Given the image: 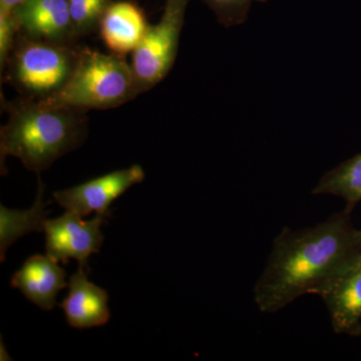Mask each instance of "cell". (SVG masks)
Here are the masks:
<instances>
[{"mask_svg":"<svg viewBox=\"0 0 361 361\" xmlns=\"http://www.w3.org/2000/svg\"><path fill=\"white\" fill-rule=\"evenodd\" d=\"M4 353V360H11V358H9V355H6V348H4V343L1 342V355Z\"/></svg>","mask_w":361,"mask_h":361,"instance_id":"cell-19","label":"cell"},{"mask_svg":"<svg viewBox=\"0 0 361 361\" xmlns=\"http://www.w3.org/2000/svg\"><path fill=\"white\" fill-rule=\"evenodd\" d=\"M313 195H334L353 209L361 202V154L325 173L312 191Z\"/></svg>","mask_w":361,"mask_h":361,"instance_id":"cell-14","label":"cell"},{"mask_svg":"<svg viewBox=\"0 0 361 361\" xmlns=\"http://www.w3.org/2000/svg\"><path fill=\"white\" fill-rule=\"evenodd\" d=\"M66 271L49 256L35 255L25 261L11 279L26 298L44 310H54L59 291L66 287Z\"/></svg>","mask_w":361,"mask_h":361,"instance_id":"cell-11","label":"cell"},{"mask_svg":"<svg viewBox=\"0 0 361 361\" xmlns=\"http://www.w3.org/2000/svg\"><path fill=\"white\" fill-rule=\"evenodd\" d=\"M106 217L97 215L94 219L84 221L80 216L68 211L61 217L47 220L44 229L47 255L63 264L75 258L80 265H87V258L97 253L103 244L101 227Z\"/></svg>","mask_w":361,"mask_h":361,"instance_id":"cell-6","label":"cell"},{"mask_svg":"<svg viewBox=\"0 0 361 361\" xmlns=\"http://www.w3.org/2000/svg\"><path fill=\"white\" fill-rule=\"evenodd\" d=\"M78 56L63 44L25 37L14 51L11 78L26 94L45 99L66 84Z\"/></svg>","mask_w":361,"mask_h":361,"instance_id":"cell-4","label":"cell"},{"mask_svg":"<svg viewBox=\"0 0 361 361\" xmlns=\"http://www.w3.org/2000/svg\"><path fill=\"white\" fill-rule=\"evenodd\" d=\"M206 4L216 18L225 27H232L245 23L250 11L252 2H264L266 0H201Z\"/></svg>","mask_w":361,"mask_h":361,"instance_id":"cell-16","label":"cell"},{"mask_svg":"<svg viewBox=\"0 0 361 361\" xmlns=\"http://www.w3.org/2000/svg\"><path fill=\"white\" fill-rule=\"evenodd\" d=\"M18 30V21L13 11H0V66L6 65L13 51L14 37Z\"/></svg>","mask_w":361,"mask_h":361,"instance_id":"cell-17","label":"cell"},{"mask_svg":"<svg viewBox=\"0 0 361 361\" xmlns=\"http://www.w3.org/2000/svg\"><path fill=\"white\" fill-rule=\"evenodd\" d=\"M137 94L132 66L120 56L82 51L63 87L42 101L77 110H104L126 104Z\"/></svg>","mask_w":361,"mask_h":361,"instance_id":"cell-3","label":"cell"},{"mask_svg":"<svg viewBox=\"0 0 361 361\" xmlns=\"http://www.w3.org/2000/svg\"><path fill=\"white\" fill-rule=\"evenodd\" d=\"M85 111L54 106L42 99L9 106L8 122L1 128V166L7 156L20 159L27 170L40 173L68 152L87 134Z\"/></svg>","mask_w":361,"mask_h":361,"instance_id":"cell-2","label":"cell"},{"mask_svg":"<svg viewBox=\"0 0 361 361\" xmlns=\"http://www.w3.org/2000/svg\"><path fill=\"white\" fill-rule=\"evenodd\" d=\"M144 179L145 172L141 166L134 165L70 189L54 192V198L66 211L82 218L92 211L97 215L108 216L111 204L129 188L142 183Z\"/></svg>","mask_w":361,"mask_h":361,"instance_id":"cell-7","label":"cell"},{"mask_svg":"<svg viewBox=\"0 0 361 361\" xmlns=\"http://www.w3.org/2000/svg\"><path fill=\"white\" fill-rule=\"evenodd\" d=\"M338 334H361V258L318 292Z\"/></svg>","mask_w":361,"mask_h":361,"instance_id":"cell-8","label":"cell"},{"mask_svg":"<svg viewBox=\"0 0 361 361\" xmlns=\"http://www.w3.org/2000/svg\"><path fill=\"white\" fill-rule=\"evenodd\" d=\"M346 207L313 227L284 228L273 242L254 300L265 313L277 312L298 297L317 294L361 258V230Z\"/></svg>","mask_w":361,"mask_h":361,"instance_id":"cell-1","label":"cell"},{"mask_svg":"<svg viewBox=\"0 0 361 361\" xmlns=\"http://www.w3.org/2000/svg\"><path fill=\"white\" fill-rule=\"evenodd\" d=\"M73 37L85 35L99 26L111 0H68Z\"/></svg>","mask_w":361,"mask_h":361,"instance_id":"cell-15","label":"cell"},{"mask_svg":"<svg viewBox=\"0 0 361 361\" xmlns=\"http://www.w3.org/2000/svg\"><path fill=\"white\" fill-rule=\"evenodd\" d=\"M68 296L61 307L65 311L66 322L71 327L78 329L102 326L111 317L109 310V295L104 289L87 280L85 266L68 280Z\"/></svg>","mask_w":361,"mask_h":361,"instance_id":"cell-10","label":"cell"},{"mask_svg":"<svg viewBox=\"0 0 361 361\" xmlns=\"http://www.w3.org/2000/svg\"><path fill=\"white\" fill-rule=\"evenodd\" d=\"M44 185L40 178L35 204L28 210H11L0 206V255L6 259L7 248L28 233L44 231L47 212L44 203Z\"/></svg>","mask_w":361,"mask_h":361,"instance_id":"cell-13","label":"cell"},{"mask_svg":"<svg viewBox=\"0 0 361 361\" xmlns=\"http://www.w3.org/2000/svg\"><path fill=\"white\" fill-rule=\"evenodd\" d=\"M26 0H0V11H13Z\"/></svg>","mask_w":361,"mask_h":361,"instance_id":"cell-18","label":"cell"},{"mask_svg":"<svg viewBox=\"0 0 361 361\" xmlns=\"http://www.w3.org/2000/svg\"><path fill=\"white\" fill-rule=\"evenodd\" d=\"M13 13L28 39L63 44L73 37L68 0H26Z\"/></svg>","mask_w":361,"mask_h":361,"instance_id":"cell-9","label":"cell"},{"mask_svg":"<svg viewBox=\"0 0 361 361\" xmlns=\"http://www.w3.org/2000/svg\"><path fill=\"white\" fill-rule=\"evenodd\" d=\"M189 2L166 0L160 21L149 25L144 39L134 51L130 66L139 94L155 87L172 70Z\"/></svg>","mask_w":361,"mask_h":361,"instance_id":"cell-5","label":"cell"},{"mask_svg":"<svg viewBox=\"0 0 361 361\" xmlns=\"http://www.w3.org/2000/svg\"><path fill=\"white\" fill-rule=\"evenodd\" d=\"M99 26L104 44L116 56L134 52L149 28L142 9L129 1L111 2Z\"/></svg>","mask_w":361,"mask_h":361,"instance_id":"cell-12","label":"cell"}]
</instances>
